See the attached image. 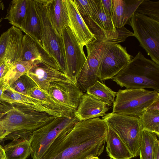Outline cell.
I'll use <instances>...</instances> for the list:
<instances>
[{"label": "cell", "mask_w": 159, "mask_h": 159, "mask_svg": "<svg viewBox=\"0 0 159 159\" xmlns=\"http://www.w3.org/2000/svg\"><path fill=\"white\" fill-rule=\"evenodd\" d=\"M108 126L99 117L79 120L60 135L40 159H84L103 151Z\"/></svg>", "instance_id": "obj_1"}, {"label": "cell", "mask_w": 159, "mask_h": 159, "mask_svg": "<svg viewBox=\"0 0 159 159\" xmlns=\"http://www.w3.org/2000/svg\"><path fill=\"white\" fill-rule=\"evenodd\" d=\"M112 80L126 89L150 88L159 91V65L140 51Z\"/></svg>", "instance_id": "obj_2"}, {"label": "cell", "mask_w": 159, "mask_h": 159, "mask_svg": "<svg viewBox=\"0 0 159 159\" xmlns=\"http://www.w3.org/2000/svg\"><path fill=\"white\" fill-rule=\"evenodd\" d=\"M56 117L19 103L0 120V141L9 134L16 131L33 132L45 125Z\"/></svg>", "instance_id": "obj_3"}, {"label": "cell", "mask_w": 159, "mask_h": 159, "mask_svg": "<svg viewBox=\"0 0 159 159\" xmlns=\"http://www.w3.org/2000/svg\"><path fill=\"white\" fill-rule=\"evenodd\" d=\"M102 118L120 138L133 157L139 156L143 130L140 117L112 112Z\"/></svg>", "instance_id": "obj_4"}, {"label": "cell", "mask_w": 159, "mask_h": 159, "mask_svg": "<svg viewBox=\"0 0 159 159\" xmlns=\"http://www.w3.org/2000/svg\"><path fill=\"white\" fill-rule=\"evenodd\" d=\"M79 120L74 113L56 117L45 125L32 132L30 142L32 159H40L55 140L71 129Z\"/></svg>", "instance_id": "obj_5"}, {"label": "cell", "mask_w": 159, "mask_h": 159, "mask_svg": "<svg viewBox=\"0 0 159 159\" xmlns=\"http://www.w3.org/2000/svg\"><path fill=\"white\" fill-rule=\"evenodd\" d=\"M158 101L157 91L144 89H119L113 104L112 112L140 117L147 108Z\"/></svg>", "instance_id": "obj_6"}, {"label": "cell", "mask_w": 159, "mask_h": 159, "mask_svg": "<svg viewBox=\"0 0 159 159\" xmlns=\"http://www.w3.org/2000/svg\"><path fill=\"white\" fill-rule=\"evenodd\" d=\"M129 22L140 46L159 65V21L135 12Z\"/></svg>", "instance_id": "obj_7"}, {"label": "cell", "mask_w": 159, "mask_h": 159, "mask_svg": "<svg viewBox=\"0 0 159 159\" xmlns=\"http://www.w3.org/2000/svg\"><path fill=\"white\" fill-rule=\"evenodd\" d=\"M34 1L41 23L43 46L56 61L59 70L65 75L66 66L62 36L55 30L49 20L47 0Z\"/></svg>", "instance_id": "obj_8"}, {"label": "cell", "mask_w": 159, "mask_h": 159, "mask_svg": "<svg viewBox=\"0 0 159 159\" xmlns=\"http://www.w3.org/2000/svg\"><path fill=\"white\" fill-rule=\"evenodd\" d=\"M66 62L65 75L77 84L79 76L86 61L84 46L80 44L69 26L61 34Z\"/></svg>", "instance_id": "obj_9"}, {"label": "cell", "mask_w": 159, "mask_h": 159, "mask_svg": "<svg viewBox=\"0 0 159 159\" xmlns=\"http://www.w3.org/2000/svg\"><path fill=\"white\" fill-rule=\"evenodd\" d=\"M133 56L119 43L111 45L105 53L100 65L98 78L102 83L112 78L130 62Z\"/></svg>", "instance_id": "obj_10"}, {"label": "cell", "mask_w": 159, "mask_h": 159, "mask_svg": "<svg viewBox=\"0 0 159 159\" xmlns=\"http://www.w3.org/2000/svg\"><path fill=\"white\" fill-rule=\"evenodd\" d=\"M48 94L62 107L74 113L84 93L77 84L71 81H59L50 84Z\"/></svg>", "instance_id": "obj_11"}, {"label": "cell", "mask_w": 159, "mask_h": 159, "mask_svg": "<svg viewBox=\"0 0 159 159\" xmlns=\"http://www.w3.org/2000/svg\"><path fill=\"white\" fill-rule=\"evenodd\" d=\"M22 31L12 26L0 36V66L5 60L14 62L21 60Z\"/></svg>", "instance_id": "obj_12"}, {"label": "cell", "mask_w": 159, "mask_h": 159, "mask_svg": "<svg viewBox=\"0 0 159 159\" xmlns=\"http://www.w3.org/2000/svg\"><path fill=\"white\" fill-rule=\"evenodd\" d=\"M26 75L37 87L48 93L51 83L71 81L60 71L41 61L35 64Z\"/></svg>", "instance_id": "obj_13"}, {"label": "cell", "mask_w": 159, "mask_h": 159, "mask_svg": "<svg viewBox=\"0 0 159 159\" xmlns=\"http://www.w3.org/2000/svg\"><path fill=\"white\" fill-rule=\"evenodd\" d=\"M69 27L79 43L87 46L97 40L80 15L73 0H66Z\"/></svg>", "instance_id": "obj_14"}, {"label": "cell", "mask_w": 159, "mask_h": 159, "mask_svg": "<svg viewBox=\"0 0 159 159\" xmlns=\"http://www.w3.org/2000/svg\"><path fill=\"white\" fill-rule=\"evenodd\" d=\"M20 60L39 61L59 70L56 61L43 46L27 34L23 35Z\"/></svg>", "instance_id": "obj_15"}, {"label": "cell", "mask_w": 159, "mask_h": 159, "mask_svg": "<svg viewBox=\"0 0 159 159\" xmlns=\"http://www.w3.org/2000/svg\"><path fill=\"white\" fill-rule=\"evenodd\" d=\"M109 109V106L87 93L84 94L80 104L74 112L80 120L103 116Z\"/></svg>", "instance_id": "obj_16"}, {"label": "cell", "mask_w": 159, "mask_h": 159, "mask_svg": "<svg viewBox=\"0 0 159 159\" xmlns=\"http://www.w3.org/2000/svg\"><path fill=\"white\" fill-rule=\"evenodd\" d=\"M47 11L53 28L61 35L64 29L69 26V19L66 0H47Z\"/></svg>", "instance_id": "obj_17"}, {"label": "cell", "mask_w": 159, "mask_h": 159, "mask_svg": "<svg viewBox=\"0 0 159 159\" xmlns=\"http://www.w3.org/2000/svg\"><path fill=\"white\" fill-rule=\"evenodd\" d=\"M143 0H112V21L116 28H120L128 22Z\"/></svg>", "instance_id": "obj_18"}, {"label": "cell", "mask_w": 159, "mask_h": 159, "mask_svg": "<svg viewBox=\"0 0 159 159\" xmlns=\"http://www.w3.org/2000/svg\"><path fill=\"white\" fill-rule=\"evenodd\" d=\"M20 30L43 46L41 23L34 0H27L26 16Z\"/></svg>", "instance_id": "obj_19"}, {"label": "cell", "mask_w": 159, "mask_h": 159, "mask_svg": "<svg viewBox=\"0 0 159 159\" xmlns=\"http://www.w3.org/2000/svg\"><path fill=\"white\" fill-rule=\"evenodd\" d=\"M106 142V151L110 158L113 159H130L133 158L120 138L108 127Z\"/></svg>", "instance_id": "obj_20"}, {"label": "cell", "mask_w": 159, "mask_h": 159, "mask_svg": "<svg viewBox=\"0 0 159 159\" xmlns=\"http://www.w3.org/2000/svg\"><path fill=\"white\" fill-rule=\"evenodd\" d=\"M4 97L7 99L12 100L15 104L20 103L36 111L46 112L56 117L63 116L45 107L37 99L18 93L11 89L8 85H6Z\"/></svg>", "instance_id": "obj_21"}, {"label": "cell", "mask_w": 159, "mask_h": 159, "mask_svg": "<svg viewBox=\"0 0 159 159\" xmlns=\"http://www.w3.org/2000/svg\"><path fill=\"white\" fill-rule=\"evenodd\" d=\"M27 8V0H12L7 10L5 19L12 26L20 29L25 19Z\"/></svg>", "instance_id": "obj_22"}, {"label": "cell", "mask_w": 159, "mask_h": 159, "mask_svg": "<svg viewBox=\"0 0 159 159\" xmlns=\"http://www.w3.org/2000/svg\"><path fill=\"white\" fill-rule=\"evenodd\" d=\"M27 95L37 99L45 107L62 116L68 115L73 113L70 112L62 107L48 93L37 86L29 90Z\"/></svg>", "instance_id": "obj_23"}, {"label": "cell", "mask_w": 159, "mask_h": 159, "mask_svg": "<svg viewBox=\"0 0 159 159\" xmlns=\"http://www.w3.org/2000/svg\"><path fill=\"white\" fill-rule=\"evenodd\" d=\"M3 148L6 159H26L31 155L30 142L27 139L11 141Z\"/></svg>", "instance_id": "obj_24"}, {"label": "cell", "mask_w": 159, "mask_h": 159, "mask_svg": "<svg viewBox=\"0 0 159 159\" xmlns=\"http://www.w3.org/2000/svg\"><path fill=\"white\" fill-rule=\"evenodd\" d=\"M94 14L92 21L107 31L115 32L116 28L112 17L104 10L101 0H91Z\"/></svg>", "instance_id": "obj_25"}, {"label": "cell", "mask_w": 159, "mask_h": 159, "mask_svg": "<svg viewBox=\"0 0 159 159\" xmlns=\"http://www.w3.org/2000/svg\"><path fill=\"white\" fill-rule=\"evenodd\" d=\"M143 130L159 136V101L147 108L140 117Z\"/></svg>", "instance_id": "obj_26"}, {"label": "cell", "mask_w": 159, "mask_h": 159, "mask_svg": "<svg viewBox=\"0 0 159 159\" xmlns=\"http://www.w3.org/2000/svg\"><path fill=\"white\" fill-rule=\"evenodd\" d=\"M86 93L92 95L109 106L113 104L116 92L98 80L88 88Z\"/></svg>", "instance_id": "obj_27"}, {"label": "cell", "mask_w": 159, "mask_h": 159, "mask_svg": "<svg viewBox=\"0 0 159 159\" xmlns=\"http://www.w3.org/2000/svg\"><path fill=\"white\" fill-rule=\"evenodd\" d=\"M40 61L20 60L13 62L5 77L4 83L6 85H10L21 76L26 75L35 64Z\"/></svg>", "instance_id": "obj_28"}, {"label": "cell", "mask_w": 159, "mask_h": 159, "mask_svg": "<svg viewBox=\"0 0 159 159\" xmlns=\"http://www.w3.org/2000/svg\"><path fill=\"white\" fill-rule=\"evenodd\" d=\"M156 134L143 130L139 156L140 159H153L154 147L158 140Z\"/></svg>", "instance_id": "obj_29"}, {"label": "cell", "mask_w": 159, "mask_h": 159, "mask_svg": "<svg viewBox=\"0 0 159 159\" xmlns=\"http://www.w3.org/2000/svg\"><path fill=\"white\" fill-rule=\"evenodd\" d=\"M135 12L159 21V1L143 0Z\"/></svg>", "instance_id": "obj_30"}, {"label": "cell", "mask_w": 159, "mask_h": 159, "mask_svg": "<svg viewBox=\"0 0 159 159\" xmlns=\"http://www.w3.org/2000/svg\"><path fill=\"white\" fill-rule=\"evenodd\" d=\"M8 85L16 92L26 95L29 90L37 86L34 81L26 75L21 76Z\"/></svg>", "instance_id": "obj_31"}, {"label": "cell", "mask_w": 159, "mask_h": 159, "mask_svg": "<svg viewBox=\"0 0 159 159\" xmlns=\"http://www.w3.org/2000/svg\"><path fill=\"white\" fill-rule=\"evenodd\" d=\"M32 132L25 130L15 131L6 135L2 141H4L7 140L12 141L21 139H27L30 141L32 135Z\"/></svg>", "instance_id": "obj_32"}, {"label": "cell", "mask_w": 159, "mask_h": 159, "mask_svg": "<svg viewBox=\"0 0 159 159\" xmlns=\"http://www.w3.org/2000/svg\"><path fill=\"white\" fill-rule=\"evenodd\" d=\"M13 62L10 61L5 60L0 66V81L4 82L5 77L11 68Z\"/></svg>", "instance_id": "obj_33"}, {"label": "cell", "mask_w": 159, "mask_h": 159, "mask_svg": "<svg viewBox=\"0 0 159 159\" xmlns=\"http://www.w3.org/2000/svg\"><path fill=\"white\" fill-rule=\"evenodd\" d=\"M14 106V104L9 103L0 102V120L2 119L5 115Z\"/></svg>", "instance_id": "obj_34"}, {"label": "cell", "mask_w": 159, "mask_h": 159, "mask_svg": "<svg viewBox=\"0 0 159 159\" xmlns=\"http://www.w3.org/2000/svg\"><path fill=\"white\" fill-rule=\"evenodd\" d=\"M6 89V85L3 82L0 81V102H5L14 104L12 100L7 99L4 97V93Z\"/></svg>", "instance_id": "obj_35"}, {"label": "cell", "mask_w": 159, "mask_h": 159, "mask_svg": "<svg viewBox=\"0 0 159 159\" xmlns=\"http://www.w3.org/2000/svg\"><path fill=\"white\" fill-rule=\"evenodd\" d=\"M101 0L104 10L112 18L113 9L112 0Z\"/></svg>", "instance_id": "obj_36"}, {"label": "cell", "mask_w": 159, "mask_h": 159, "mask_svg": "<svg viewBox=\"0 0 159 159\" xmlns=\"http://www.w3.org/2000/svg\"><path fill=\"white\" fill-rule=\"evenodd\" d=\"M159 141L157 140L155 143L154 149L153 159H159Z\"/></svg>", "instance_id": "obj_37"}, {"label": "cell", "mask_w": 159, "mask_h": 159, "mask_svg": "<svg viewBox=\"0 0 159 159\" xmlns=\"http://www.w3.org/2000/svg\"><path fill=\"white\" fill-rule=\"evenodd\" d=\"M0 159H6L4 148L0 144Z\"/></svg>", "instance_id": "obj_38"}, {"label": "cell", "mask_w": 159, "mask_h": 159, "mask_svg": "<svg viewBox=\"0 0 159 159\" xmlns=\"http://www.w3.org/2000/svg\"><path fill=\"white\" fill-rule=\"evenodd\" d=\"M4 8V6L3 2L2 0H0V10H3ZM3 19V17H0V28L1 27V23Z\"/></svg>", "instance_id": "obj_39"}, {"label": "cell", "mask_w": 159, "mask_h": 159, "mask_svg": "<svg viewBox=\"0 0 159 159\" xmlns=\"http://www.w3.org/2000/svg\"><path fill=\"white\" fill-rule=\"evenodd\" d=\"M84 159H99V158L98 157L90 156L86 157Z\"/></svg>", "instance_id": "obj_40"}, {"label": "cell", "mask_w": 159, "mask_h": 159, "mask_svg": "<svg viewBox=\"0 0 159 159\" xmlns=\"http://www.w3.org/2000/svg\"><path fill=\"white\" fill-rule=\"evenodd\" d=\"M110 159H113L112 158H110Z\"/></svg>", "instance_id": "obj_41"}]
</instances>
